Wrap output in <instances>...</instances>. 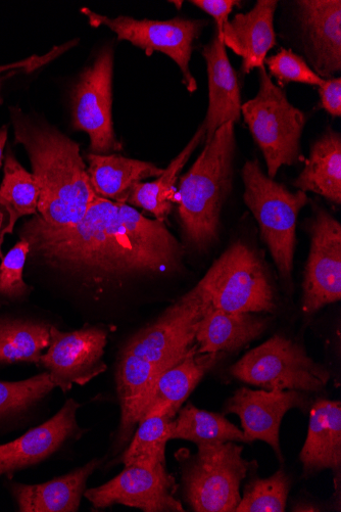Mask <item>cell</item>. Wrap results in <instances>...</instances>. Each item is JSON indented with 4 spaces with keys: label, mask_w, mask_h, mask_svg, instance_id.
Here are the masks:
<instances>
[{
    "label": "cell",
    "mask_w": 341,
    "mask_h": 512,
    "mask_svg": "<svg viewBox=\"0 0 341 512\" xmlns=\"http://www.w3.org/2000/svg\"><path fill=\"white\" fill-rule=\"evenodd\" d=\"M30 257L57 273L80 301L100 305L135 279L179 272L184 249L164 222L128 204L97 198L78 223L52 226L38 215L19 229Z\"/></svg>",
    "instance_id": "obj_1"
},
{
    "label": "cell",
    "mask_w": 341,
    "mask_h": 512,
    "mask_svg": "<svg viewBox=\"0 0 341 512\" xmlns=\"http://www.w3.org/2000/svg\"><path fill=\"white\" fill-rule=\"evenodd\" d=\"M16 144L24 147L39 189L38 216L52 226L78 223L99 196L80 146L41 118L10 109Z\"/></svg>",
    "instance_id": "obj_2"
},
{
    "label": "cell",
    "mask_w": 341,
    "mask_h": 512,
    "mask_svg": "<svg viewBox=\"0 0 341 512\" xmlns=\"http://www.w3.org/2000/svg\"><path fill=\"white\" fill-rule=\"evenodd\" d=\"M210 304L198 284L125 343L115 370L121 408L148 390L197 345L200 323Z\"/></svg>",
    "instance_id": "obj_3"
},
{
    "label": "cell",
    "mask_w": 341,
    "mask_h": 512,
    "mask_svg": "<svg viewBox=\"0 0 341 512\" xmlns=\"http://www.w3.org/2000/svg\"><path fill=\"white\" fill-rule=\"evenodd\" d=\"M235 123L221 126L196 162L180 178L176 194L183 234L203 251L218 239L223 206L231 192Z\"/></svg>",
    "instance_id": "obj_4"
},
{
    "label": "cell",
    "mask_w": 341,
    "mask_h": 512,
    "mask_svg": "<svg viewBox=\"0 0 341 512\" xmlns=\"http://www.w3.org/2000/svg\"><path fill=\"white\" fill-rule=\"evenodd\" d=\"M245 201L259 223L261 238L285 282L291 281L295 266L297 222L308 204L307 193L290 192L262 170L258 160L248 161L241 172Z\"/></svg>",
    "instance_id": "obj_5"
},
{
    "label": "cell",
    "mask_w": 341,
    "mask_h": 512,
    "mask_svg": "<svg viewBox=\"0 0 341 512\" xmlns=\"http://www.w3.org/2000/svg\"><path fill=\"white\" fill-rule=\"evenodd\" d=\"M242 452V445L226 442L200 445L197 454L178 458L183 497L193 511L234 512L253 465Z\"/></svg>",
    "instance_id": "obj_6"
},
{
    "label": "cell",
    "mask_w": 341,
    "mask_h": 512,
    "mask_svg": "<svg viewBox=\"0 0 341 512\" xmlns=\"http://www.w3.org/2000/svg\"><path fill=\"white\" fill-rule=\"evenodd\" d=\"M211 304L228 312L273 313L276 293L266 264L248 244L233 243L199 282Z\"/></svg>",
    "instance_id": "obj_7"
},
{
    "label": "cell",
    "mask_w": 341,
    "mask_h": 512,
    "mask_svg": "<svg viewBox=\"0 0 341 512\" xmlns=\"http://www.w3.org/2000/svg\"><path fill=\"white\" fill-rule=\"evenodd\" d=\"M260 89L255 99L241 105V114L264 155L268 176L302 160L301 137L306 115L292 106L285 92L275 85L265 66L260 68Z\"/></svg>",
    "instance_id": "obj_8"
},
{
    "label": "cell",
    "mask_w": 341,
    "mask_h": 512,
    "mask_svg": "<svg viewBox=\"0 0 341 512\" xmlns=\"http://www.w3.org/2000/svg\"><path fill=\"white\" fill-rule=\"evenodd\" d=\"M229 374L266 391L321 392L330 380L328 369L314 361L305 348L275 335L234 363Z\"/></svg>",
    "instance_id": "obj_9"
},
{
    "label": "cell",
    "mask_w": 341,
    "mask_h": 512,
    "mask_svg": "<svg viewBox=\"0 0 341 512\" xmlns=\"http://www.w3.org/2000/svg\"><path fill=\"white\" fill-rule=\"evenodd\" d=\"M224 353L200 354L194 346L180 362L164 371L154 384L121 408L115 448H125L145 417L168 414L175 418L182 405Z\"/></svg>",
    "instance_id": "obj_10"
},
{
    "label": "cell",
    "mask_w": 341,
    "mask_h": 512,
    "mask_svg": "<svg viewBox=\"0 0 341 512\" xmlns=\"http://www.w3.org/2000/svg\"><path fill=\"white\" fill-rule=\"evenodd\" d=\"M81 13L93 28L108 27L117 34L118 40L131 42L146 56H152L155 52L167 55L180 68L187 90L190 93L197 91L198 83L190 72L189 63L193 41L199 38L206 22L182 18L168 21L136 20L126 16L112 19L87 8L81 9Z\"/></svg>",
    "instance_id": "obj_11"
},
{
    "label": "cell",
    "mask_w": 341,
    "mask_h": 512,
    "mask_svg": "<svg viewBox=\"0 0 341 512\" xmlns=\"http://www.w3.org/2000/svg\"><path fill=\"white\" fill-rule=\"evenodd\" d=\"M113 73L114 51L107 46L84 70L71 93L72 125L88 134L90 154L111 155L123 149L112 116Z\"/></svg>",
    "instance_id": "obj_12"
},
{
    "label": "cell",
    "mask_w": 341,
    "mask_h": 512,
    "mask_svg": "<svg viewBox=\"0 0 341 512\" xmlns=\"http://www.w3.org/2000/svg\"><path fill=\"white\" fill-rule=\"evenodd\" d=\"M109 330L99 325L63 332L52 325L51 342L39 365L50 375L56 388L68 393L74 385L85 386L101 376L108 366L104 361Z\"/></svg>",
    "instance_id": "obj_13"
},
{
    "label": "cell",
    "mask_w": 341,
    "mask_h": 512,
    "mask_svg": "<svg viewBox=\"0 0 341 512\" xmlns=\"http://www.w3.org/2000/svg\"><path fill=\"white\" fill-rule=\"evenodd\" d=\"M176 490V480L166 464L153 468L129 465L108 483L86 489L84 497L93 509L124 505L144 512H183Z\"/></svg>",
    "instance_id": "obj_14"
},
{
    "label": "cell",
    "mask_w": 341,
    "mask_h": 512,
    "mask_svg": "<svg viewBox=\"0 0 341 512\" xmlns=\"http://www.w3.org/2000/svg\"><path fill=\"white\" fill-rule=\"evenodd\" d=\"M310 253L303 283V306L307 315L341 299V225L317 207L309 224Z\"/></svg>",
    "instance_id": "obj_15"
},
{
    "label": "cell",
    "mask_w": 341,
    "mask_h": 512,
    "mask_svg": "<svg viewBox=\"0 0 341 512\" xmlns=\"http://www.w3.org/2000/svg\"><path fill=\"white\" fill-rule=\"evenodd\" d=\"M312 403L309 393L301 391L240 388L226 401L224 412L239 417L247 444L255 441L267 443L282 463L280 427L283 417L291 409L308 412Z\"/></svg>",
    "instance_id": "obj_16"
},
{
    "label": "cell",
    "mask_w": 341,
    "mask_h": 512,
    "mask_svg": "<svg viewBox=\"0 0 341 512\" xmlns=\"http://www.w3.org/2000/svg\"><path fill=\"white\" fill-rule=\"evenodd\" d=\"M80 407L75 399H68L50 420L13 442L0 445V477L34 467L76 444L87 432L78 423Z\"/></svg>",
    "instance_id": "obj_17"
},
{
    "label": "cell",
    "mask_w": 341,
    "mask_h": 512,
    "mask_svg": "<svg viewBox=\"0 0 341 512\" xmlns=\"http://www.w3.org/2000/svg\"><path fill=\"white\" fill-rule=\"evenodd\" d=\"M299 18L307 37L309 57L322 77H331L341 69L340 0H301Z\"/></svg>",
    "instance_id": "obj_18"
},
{
    "label": "cell",
    "mask_w": 341,
    "mask_h": 512,
    "mask_svg": "<svg viewBox=\"0 0 341 512\" xmlns=\"http://www.w3.org/2000/svg\"><path fill=\"white\" fill-rule=\"evenodd\" d=\"M277 6L276 0H259L252 11L237 14L223 27L225 48L242 59L245 73L264 67L267 54L277 43L273 24Z\"/></svg>",
    "instance_id": "obj_19"
},
{
    "label": "cell",
    "mask_w": 341,
    "mask_h": 512,
    "mask_svg": "<svg viewBox=\"0 0 341 512\" xmlns=\"http://www.w3.org/2000/svg\"><path fill=\"white\" fill-rule=\"evenodd\" d=\"M209 76V109L203 126L206 141H212L216 131L224 124L241 118V99L238 78L229 62L223 38L217 33L203 49Z\"/></svg>",
    "instance_id": "obj_20"
},
{
    "label": "cell",
    "mask_w": 341,
    "mask_h": 512,
    "mask_svg": "<svg viewBox=\"0 0 341 512\" xmlns=\"http://www.w3.org/2000/svg\"><path fill=\"white\" fill-rule=\"evenodd\" d=\"M105 458H94L83 467L37 485L15 484L12 493L22 512H76L87 489V482Z\"/></svg>",
    "instance_id": "obj_21"
},
{
    "label": "cell",
    "mask_w": 341,
    "mask_h": 512,
    "mask_svg": "<svg viewBox=\"0 0 341 512\" xmlns=\"http://www.w3.org/2000/svg\"><path fill=\"white\" fill-rule=\"evenodd\" d=\"M308 435L300 454L305 477L341 467V404L319 398L309 410Z\"/></svg>",
    "instance_id": "obj_22"
},
{
    "label": "cell",
    "mask_w": 341,
    "mask_h": 512,
    "mask_svg": "<svg viewBox=\"0 0 341 512\" xmlns=\"http://www.w3.org/2000/svg\"><path fill=\"white\" fill-rule=\"evenodd\" d=\"M267 327L268 319L257 313L228 312L210 304L197 333L198 352H236L261 337Z\"/></svg>",
    "instance_id": "obj_23"
},
{
    "label": "cell",
    "mask_w": 341,
    "mask_h": 512,
    "mask_svg": "<svg viewBox=\"0 0 341 512\" xmlns=\"http://www.w3.org/2000/svg\"><path fill=\"white\" fill-rule=\"evenodd\" d=\"M93 191L100 198L127 204L135 186L144 179L161 176L164 169L150 162L117 154L86 156Z\"/></svg>",
    "instance_id": "obj_24"
},
{
    "label": "cell",
    "mask_w": 341,
    "mask_h": 512,
    "mask_svg": "<svg viewBox=\"0 0 341 512\" xmlns=\"http://www.w3.org/2000/svg\"><path fill=\"white\" fill-rule=\"evenodd\" d=\"M294 185L299 191L315 193L340 205L341 138L338 133L329 130L318 139Z\"/></svg>",
    "instance_id": "obj_25"
},
{
    "label": "cell",
    "mask_w": 341,
    "mask_h": 512,
    "mask_svg": "<svg viewBox=\"0 0 341 512\" xmlns=\"http://www.w3.org/2000/svg\"><path fill=\"white\" fill-rule=\"evenodd\" d=\"M206 141V129L202 125L190 139L183 151L164 169L161 176L152 182L138 183L127 204L153 214L157 220L166 222L176 203L175 184L179 174L189 161L193 152Z\"/></svg>",
    "instance_id": "obj_26"
},
{
    "label": "cell",
    "mask_w": 341,
    "mask_h": 512,
    "mask_svg": "<svg viewBox=\"0 0 341 512\" xmlns=\"http://www.w3.org/2000/svg\"><path fill=\"white\" fill-rule=\"evenodd\" d=\"M170 440L200 445L226 442L247 443L242 430L220 413L202 410L191 403L178 411L170 424Z\"/></svg>",
    "instance_id": "obj_27"
},
{
    "label": "cell",
    "mask_w": 341,
    "mask_h": 512,
    "mask_svg": "<svg viewBox=\"0 0 341 512\" xmlns=\"http://www.w3.org/2000/svg\"><path fill=\"white\" fill-rule=\"evenodd\" d=\"M51 328L41 321L0 319V363L39 364L50 346Z\"/></svg>",
    "instance_id": "obj_28"
},
{
    "label": "cell",
    "mask_w": 341,
    "mask_h": 512,
    "mask_svg": "<svg viewBox=\"0 0 341 512\" xmlns=\"http://www.w3.org/2000/svg\"><path fill=\"white\" fill-rule=\"evenodd\" d=\"M38 201L39 189L32 173L9 150L5 156L4 179L0 185V203L10 214V235L19 219L38 215Z\"/></svg>",
    "instance_id": "obj_29"
},
{
    "label": "cell",
    "mask_w": 341,
    "mask_h": 512,
    "mask_svg": "<svg viewBox=\"0 0 341 512\" xmlns=\"http://www.w3.org/2000/svg\"><path fill=\"white\" fill-rule=\"evenodd\" d=\"M174 418L168 414H157L143 418L123 452L124 467L141 465L153 468L166 464V447L170 440V424Z\"/></svg>",
    "instance_id": "obj_30"
},
{
    "label": "cell",
    "mask_w": 341,
    "mask_h": 512,
    "mask_svg": "<svg viewBox=\"0 0 341 512\" xmlns=\"http://www.w3.org/2000/svg\"><path fill=\"white\" fill-rule=\"evenodd\" d=\"M291 479L280 469L269 478L253 477L234 512H284Z\"/></svg>",
    "instance_id": "obj_31"
},
{
    "label": "cell",
    "mask_w": 341,
    "mask_h": 512,
    "mask_svg": "<svg viewBox=\"0 0 341 512\" xmlns=\"http://www.w3.org/2000/svg\"><path fill=\"white\" fill-rule=\"evenodd\" d=\"M55 389L56 386L47 371L20 382L0 381V421L29 411Z\"/></svg>",
    "instance_id": "obj_32"
},
{
    "label": "cell",
    "mask_w": 341,
    "mask_h": 512,
    "mask_svg": "<svg viewBox=\"0 0 341 512\" xmlns=\"http://www.w3.org/2000/svg\"><path fill=\"white\" fill-rule=\"evenodd\" d=\"M30 245L20 240L0 263V296L17 301L26 298L31 292L23 278Z\"/></svg>",
    "instance_id": "obj_33"
},
{
    "label": "cell",
    "mask_w": 341,
    "mask_h": 512,
    "mask_svg": "<svg viewBox=\"0 0 341 512\" xmlns=\"http://www.w3.org/2000/svg\"><path fill=\"white\" fill-rule=\"evenodd\" d=\"M270 74L281 86L289 82H299L320 87L325 79L316 74L303 58L289 50H282L277 55L265 60Z\"/></svg>",
    "instance_id": "obj_34"
},
{
    "label": "cell",
    "mask_w": 341,
    "mask_h": 512,
    "mask_svg": "<svg viewBox=\"0 0 341 512\" xmlns=\"http://www.w3.org/2000/svg\"><path fill=\"white\" fill-rule=\"evenodd\" d=\"M78 40H74L68 43H65L60 46H55V48L44 56H32L18 63L0 66V76L3 74L10 76L18 74V73H32L37 69L50 64L61 55L69 51L76 45ZM4 104V99L2 96V79H0V105Z\"/></svg>",
    "instance_id": "obj_35"
},
{
    "label": "cell",
    "mask_w": 341,
    "mask_h": 512,
    "mask_svg": "<svg viewBox=\"0 0 341 512\" xmlns=\"http://www.w3.org/2000/svg\"><path fill=\"white\" fill-rule=\"evenodd\" d=\"M191 4L200 8L216 20L217 33L222 37V30L233 8L239 5L236 0H192Z\"/></svg>",
    "instance_id": "obj_36"
},
{
    "label": "cell",
    "mask_w": 341,
    "mask_h": 512,
    "mask_svg": "<svg viewBox=\"0 0 341 512\" xmlns=\"http://www.w3.org/2000/svg\"><path fill=\"white\" fill-rule=\"evenodd\" d=\"M321 107L332 117H341V79L331 78L319 87Z\"/></svg>",
    "instance_id": "obj_37"
},
{
    "label": "cell",
    "mask_w": 341,
    "mask_h": 512,
    "mask_svg": "<svg viewBox=\"0 0 341 512\" xmlns=\"http://www.w3.org/2000/svg\"><path fill=\"white\" fill-rule=\"evenodd\" d=\"M10 214L7 208L0 203V260H3L5 255L3 253V244L5 237L9 234Z\"/></svg>",
    "instance_id": "obj_38"
},
{
    "label": "cell",
    "mask_w": 341,
    "mask_h": 512,
    "mask_svg": "<svg viewBox=\"0 0 341 512\" xmlns=\"http://www.w3.org/2000/svg\"><path fill=\"white\" fill-rule=\"evenodd\" d=\"M9 136V126L4 125L0 127V168L3 167V163L5 160L4 152L8 143Z\"/></svg>",
    "instance_id": "obj_39"
}]
</instances>
